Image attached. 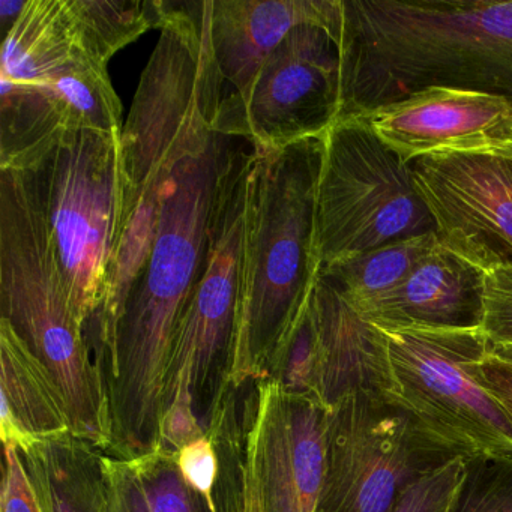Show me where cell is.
I'll return each instance as SVG.
<instances>
[{
  "mask_svg": "<svg viewBox=\"0 0 512 512\" xmlns=\"http://www.w3.org/2000/svg\"><path fill=\"white\" fill-rule=\"evenodd\" d=\"M253 149L239 145L215 206L205 271L173 337L161 413L160 448L181 451L206 436L196 397L209 374L229 373L241 301L245 187Z\"/></svg>",
  "mask_w": 512,
  "mask_h": 512,
  "instance_id": "ba28073f",
  "label": "cell"
},
{
  "mask_svg": "<svg viewBox=\"0 0 512 512\" xmlns=\"http://www.w3.org/2000/svg\"><path fill=\"white\" fill-rule=\"evenodd\" d=\"M64 130V113L46 86L0 77V170L25 169Z\"/></svg>",
  "mask_w": 512,
  "mask_h": 512,
  "instance_id": "44dd1931",
  "label": "cell"
},
{
  "mask_svg": "<svg viewBox=\"0 0 512 512\" xmlns=\"http://www.w3.org/2000/svg\"><path fill=\"white\" fill-rule=\"evenodd\" d=\"M71 301L86 326L97 319L124 232L127 179L121 133L67 128L25 169Z\"/></svg>",
  "mask_w": 512,
  "mask_h": 512,
  "instance_id": "5b68a950",
  "label": "cell"
},
{
  "mask_svg": "<svg viewBox=\"0 0 512 512\" xmlns=\"http://www.w3.org/2000/svg\"><path fill=\"white\" fill-rule=\"evenodd\" d=\"M175 458L185 482L202 497L208 511L220 512L214 496L218 478L217 451L208 434L188 443L176 452Z\"/></svg>",
  "mask_w": 512,
  "mask_h": 512,
  "instance_id": "f1b7e54d",
  "label": "cell"
},
{
  "mask_svg": "<svg viewBox=\"0 0 512 512\" xmlns=\"http://www.w3.org/2000/svg\"><path fill=\"white\" fill-rule=\"evenodd\" d=\"M211 7L212 2L160 0V41L121 133L125 223L143 194L166 182L191 134L214 119L223 101L224 80L212 52Z\"/></svg>",
  "mask_w": 512,
  "mask_h": 512,
  "instance_id": "8992f818",
  "label": "cell"
},
{
  "mask_svg": "<svg viewBox=\"0 0 512 512\" xmlns=\"http://www.w3.org/2000/svg\"><path fill=\"white\" fill-rule=\"evenodd\" d=\"M500 154L506 155V157L512 158V146H508V148L505 149H499Z\"/></svg>",
  "mask_w": 512,
  "mask_h": 512,
  "instance_id": "e575fe53",
  "label": "cell"
},
{
  "mask_svg": "<svg viewBox=\"0 0 512 512\" xmlns=\"http://www.w3.org/2000/svg\"><path fill=\"white\" fill-rule=\"evenodd\" d=\"M194 130L166 179L151 256L131 286L104 356L109 373L113 449L139 458L160 449L161 413L173 337L205 271L212 220L239 143Z\"/></svg>",
  "mask_w": 512,
  "mask_h": 512,
  "instance_id": "6da1fadb",
  "label": "cell"
},
{
  "mask_svg": "<svg viewBox=\"0 0 512 512\" xmlns=\"http://www.w3.org/2000/svg\"><path fill=\"white\" fill-rule=\"evenodd\" d=\"M443 247L479 271L512 268V158L439 152L410 163Z\"/></svg>",
  "mask_w": 512,
  "mask_h": 512,
  "instance_id": "7c38bea8",
  "label": "cell"
},
{
  "mask_svg": "<svg viewBox=\"0 0 512 512\" xmlns=\"http://www.w3.org/2000/svg\"><path fill=\"white\" fill-rule=\"evenodd\" d=\"M0 437L28 451L70 436L71 421L58 383L7 320L0 319Z\"/></svg>",
  "mask_w": 512,
  "mask_h": 512,
  "instance_id": "ac0fdd59",
  "label": "cell"
},
{
  "mask_svg": "<svg viewBox=\"0 0 512 512\" xmlns=\"http://www.w3.org/2000/svg\"><path fill=\"white\" fill-rule=\"evenodd\" d=\"M340 118V58L331 32L293 29L271 53L244 94L223 98L212 131L278 151L325 137Z\"/></svg>",
  "mask_w": 512,
  "mask_h": 512,
  "instance_id": "8fae6325",
  "label": "cell"
},
{
  "mask_svg": "<svg viewBox=\"0 0 512 512\" xmlns=\"http://www.w3.org/2000/svg\"><path fill=\"white\" fill-rule=\"evenodd\" d=\"M437 242L436 233L391 242L332 263L320 271V277L331 284L353 310H358L397 287Z\"/></svg>",
  "mask_w": 512,
  "mask_h": 512,
  "instance_id": "603a6c76",
  "label": "cell"
},
{
  "mask_svg": "<svg viewBox=\"0 0 512 512\" xmlns=\"http://www.w3.org/2000/svg\"><path fill=\"white\" fill-rule=\"evenodd\" d=\"M74 436L20 452L44 512H106L100 454Z\"/></svg>",
  "mask_w": 512,
  "mask_h": 512,
  "instance_id": "d6986e66",
  "label": "cell"
},
{
  "mask_svg": "<svg viewBox=\"0 0 512 512\" xmlns=\"http://www.w3.org/2000/svg\"><path fill=\"white\" fill-rule=\"evenodd\" d=\"M106 512H151L134 458L101 455Z\"/></svg>",
  "mask_w": 512,
  "mask_h": 512,
  "instance_id": "4316f807",
  "label": "cell"
},
{
  "mask_svg": "<svg viewBox=\"0 0 512 512\" xmlns=\"http://www.w3.org/2000/svg\"><path fill=\"white\" fill-rule=\"evenodd\" d=\"M323 137L253 148L245 187L241 301L227 380L268 379L320 275L316 205Z\"/></svg>",
  "mask_w": 512,
  "mask_h": 512,
  "instance_id": "3957f363",
  "label": "cell"
},
{
  "mask_svg": "<svg viewBox=\"0 0 512 512\" xmlns=\"http://www.w3.org/2000/svg\"><path fill=\"white\" fill-rule=\"evenodd\" d=\"M476 374L512 418V361L488 352L476 364Z\"/></svg>",
  "mask_w": 512,
  "mask_h": 512,
  "instance_id": "4dcf8cb0",
  "label": "cell"
},
{
  "mask_svg": "<svg viewBox=\"0 0 512 512\" xmlns=\"http://www.w3.org/2000/svg\"><path fill=\"white\" fill-rule=\"evenodd\" d=\"M490 352L496 353V355L512 361V343L490 344Z\"/></svg>",
  "mask_w": 512,
  "mask_h": 512,
  "instance_id": "836d02e7",
  "label": "cell"
},
{
  "mask_svg": "<svg viewBox=\"0 0 512 512\" xmlns=\"http://www.w3.org/2000/svg\"><path fill=\"white\" fill-rule=\"evenodd\" d=\"M482 332L490 344L512 343V268L484 275Z\"/></svg>",
  "mask_w": 512,
  "mask_h": 512,
  "instance_id": "83f0119b",
  "label": "cell"
},
{
  "mask_svg": "<svg viewBox=\"0 0 512 512\" xmlns=\"http://www.w3.org/2000/svg\"><path fill=\"white\" fill-rule=\"evenodd\" d=\"M77 55L106 67L119 50L160 28V0H67Z\"/></svg>",
  "mask_w": 512,
  "mask_h": 512,
  "instance_id": "7402d4cb",
  "label": "cell"
},
{
  "mask_svg": "<svg viewBox=\"0 0 512 512\" xmlns=\"http://www.w3.org/2000/svg\"><path fill=\"white\" fill-rule=\"evenodd\" d=\"M340 118L430 88L512 103V0H341Z\"/></svg>",
  "mask_w": 512,
  "mask_h": 512,
  "instance_id": "7a4b0ae2",
  "label": "cell"
},
{
  "mask_svg": "<svg viewBox=\"0 0 512 512\" xmlns=\"http://www.w3.org/2000/svg\"><path fill=\"white\" fill-rule=\"evenodd\" d=\"M310 308L319 353L317 400L328 409L349 392L370 389L386 394L388 364L376 326L362 319L320 275Z\"/></svg>",
  "mask_w": 512,
  "mask_h": 512,
  "instance_id": "e0dca14e",
  "label": "cell"
},
{
  "mask_svg": "<svg viewBox=\"0 0 512 512\" xmlns=\"http://www.w3.org/2000/svg\"><path fill=\"white\" fill-rule=\"evenodd\" d=\"M239 512H266L265 503H263L262 485H260L256 443H254L250 433H248L245 461L244 466H242Z\"/></svg>",
  "mask_w": 512,
  "mask_h": 512,
  "instance_id": "1f68e13d",
  "label": "cell"
},
{
  "mask_svg": "<svg viewBox=\"0 0 512 512\" xmlns=\"http://www.w3.org/2000/svg\"><path fill=\"white\" fill-rule=\"evenodd\" d=\"M463 458H452L401 494L389 512H451L464 478Z\"/></svg>",
  "mask_w": 512,
  "mask_h": 512,
  "instance_id": "484cf974",
  "label": "cell"
},
{
  "mask_svg": "<svg viewBox=\"0 0 512 512\" xmlns=\"http://www.w3.org/2000/svg\"><path fill=\"white\" fill-rule=\"evenodd\" d=\"M484 275L437 242L397 287L355 311L376 326L481 328Z\"/></svg>",
  "mask_w": 512,
  "mask_h": 512,
  "instance_id": "2e32d148",
  "label": "cell"
},
{
  "mask_svg": "<svg viewBox=\"0 0 512 512\" xmlns=\"http://www.w3.org/2000/svg\"><path fill=\"white\" fill-rule=\"evenodd\" d=\"M436 233L404 163L362 116L341 118L323 137L316 205L320 271L391 242Z\"/></svg>",
  "mask_w": 512,
  "mask_h": 512,
  "instance_id": "9c48e42d",
  "label": "cell"
},
{
  "mask_svg": "<svg viewBox=\"0 0 512 512\" xmlns=\"http://www.w3.org/2000/svg\"><path fill=\"white\" fill-rule=\"evenodd\" d=\"M406 164L439 152L512 146V103L499 95L430 88L361 115Z\"/></svg>",
  "mask_w": 512,
  "mask_h": 512,
  "instance_id": "4fadbf2b",
  "label": "cell"
},
{
  "mask_svg": "<svg viewBox=\"0 0 512 512\" xmlns=\"http://www.w3.org/2000/svg\"><path fill=\"white\" fill-rule=\"evenodd\" d=\"M326 407L287 394L274 379L259 385L250 428L266 512H317L325 479Z\"/></svg>",
  "mask_w": 512,
  "mask_h": 512,
  "instance_id": "5bb4252c",
  "label": "cell"
},
{
  "mask_svg": "<svg viewBox=\"0 0 512 512\" xmlns=\"http://www.w3.org/2000/svg\"><path fill=\"white\" fill-rule=\"evenodd\" d=\"M455 457L382 392L361 389L326 410L317 512H389L401 494Z\"/></svg>",
  "mask_w": 512,
  "mask_h": 512,
  "instance_id": "30bf717a",
  "label": "cell"
},
{
  "mask_svg": "<svg viewBox=\"0 0 512 512\" xmlns=\"http://www.w3.org/2000/svg\"><path fill=\"white\" fill-rule=\"evenodd\" d=\"M67 0H28L2 44L0 77L44 85L76 58Z\"/></svg>",
  "mask_w": 512,
  "mask_h": 512,
  "instance_id": "ffe728a7",
  "label": "cell"
},
{
  "mask_svg": "<svg viewBox=\"0 0 512 512\" xmlns=\"http://www.w3.org/2000/svg\"><path fill=\"white\" fill-rule=\"evenodd\" d=\"M451 512H512V455L464 460Z\"/></svg>",
  "mask_w": 512,
  "mask_h": 512,
  "instance_id": "d4e9b609",
  "label": "cell"
},
{
  "mask_svg": "<svg viewBox=\"0 0 512 512\" xmlns=\"http://www.w3.org/2000/svg\"><path fill=\"white\" fill-rule=\"evenodd\" d=\"M341 0H214L211 44L221 79L244 94L266 59L302 25H316L338 40Z\"/></svg>",
  "mask_w": 512,
  "mask_h": 512,
  "instance_id": "9a60e30c",
  "label": "cell"
},
{
  "mask_svg": "<svg viewBox=\"0 0 512 512\" xmlns=\"http://www.w3.org/2000/svg\"><path fill=\"white\" fill-rule=\"evenodd\" d=\"M0 512H44L22 454L16 446H5Z\"/></svg>",
  "mask_w": 512,
  "mask_h": 512,
  "instance_id": "f546056e",
  "label": "cell"
},
{
  "mask_svg": "<svg viewBox=\"0 0 512 512\" xmlns=\"http://www.w3.org/2000/svg\"><path fill=\"white\" fill-rule=\"evenodd\" d=\"M43 86L61 107L67 128L122 133V104L106 67L77 55Z\"/></svg>",
  "mask_w": 512,
  "mask_h": 512,
  "instance_id": "cb8c5ba5",
  "label": "cell"
},
{
  "mask_svg": "<svg viewBox=\"0 0 512 512\" xmlns=\"http://www.w3.org/2000/svg\"><path fill=\"white\" fill-rule=\"evenodd\" d=\"M26 4L28 0H0V26H2L4 38L22 16Z\"/></svg>",
  "mask_w": 512,
  "mask_h": 512,
  "instance_id": "d6a6232c",
  "label": "cell"
},
{
  "mask_svg": "<svg viewBox=\"0 0 512 512\" xmlns=\"http://www.w3.org/2000/svg\"><path fill=\"white\" fill-rule=\"evenodd\" d=\"M376 328L388 364L386 397L455 457L512 455V418L476 374L490 347L481 328Z\"/></svg>",
  "mask_w": 512,
  "mask_h": 512,
  "instance_id": "52a82bcc",
  "label": "cell"
},
{
  "mask_svg": "<svg viewBox=\"0 0 512 512\" xmlns=\"http://www.w3.org/2000/svg\"><path fill=\"white\" fill-rule=\"evenodd\" d=\"M0 304L61 389L71 433L98 442L112 428L109 385L71 301L43 214L25 179L0 170Z\"/></svg>",
  "mask_w": 512,
  "mask_h": 512,
  "instance_id": "277c9868",
  "label": "cell"
}]
</instances>
